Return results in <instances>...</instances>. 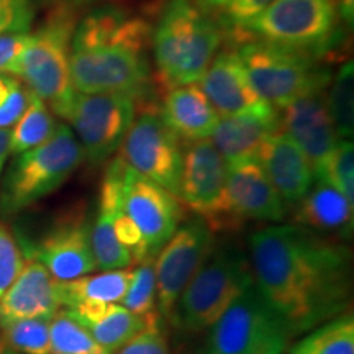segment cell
Wrapping results in <instances>:
<instances>
[{"mask_svg":"<svg viewBox=\"0 0 354 354\" xmlns=\"http://www.w3.org/2000/svg\"><path fill=\"white\" fill-rule=\"evenodd\" d=\"M254 284L294 338L351 307V250L299 225H269L250 236Z\"/></svg>","mask_w":354,"mask_h":354,"instance_id":"1","label":"cell"},{"mask_svg":"<svg viewBox=\"0 0 354 354\" xmlns=\"http://www.w3.org/2000/svg\"><path fill=\"white\" fill-rule=\"evenodd\" d=\"M153 25L127 8L105 3L77 21L71 43V81L79 94H125L140 110L153 97L149 64Z\"/></svg>","mask_w":354,"mask_h":354,"instance_id":"2","label":"cell"},{"mask_svg":"<svg viewBox=\"0 0 354 354\" xmlns=\"http://www.w3.org/2000/svg\"><path fill=\"white\" fill-rule=\"evenodd\" d=\"M223 38L214 15L194 0H169L153 25L151 51L159 87L198 82Z\"/></svg>","mask_w":354,"mask_h":354,"instance_id":"3","label":"cell"},{"mask_svg":"<svg viewBox=\"0 0 354 354\" xmlns=\"http://www.w3.org/2000/svg\"><path fill=\"white\" fill-rule=\"evenodd\" d=\"M77 21L76 8L56 0L38 28L30 32L19 74L26 88L63 120L76 97L71 81L69 57Z\"/></svg>","mask_w":354,"mask_h":354,"instance_id":"4","label":"cell"},{"mask_svg":"<svg viewBox=\"0 0 354 354\" xmlns=\"http://www.w3.org/2000/svg\"><path fill=\"white\" fill-rule=\"evenodd\" d=\"M253 282L246 250L232 243L214 245L201 269L177 299L169 323L183 333H203Z\"/></svg>","mask_w":354,"mask_h":354,"instance_id":"5","label":"cell"},{"mask_svg":"<svg viewBox=\"0 0 354 354\" xmlns=\"http://www.w3.org/2000/svg\"><path fill=\"white\" fill-rule=\"evenodd\" d=\"M84 162L81 145L66 123L44 143L13 156L0 179V215L15 216L51 196Z\"/></svg>","mask_w":354,"mask_h":354,"instance_id":"6","label":"cell"},{"mask_svg":"<svg viewBox=\"0 0 354 354\" xmlns=\"http://www.w3.org/2000/svg\"><path fill=\"white\" fill-rule=\"evenodd\" d=\"M338 24L336 0H276L230 43L259 39L320 59L336 46Z\"/></svg>","mask_w":354,"mask_h":354,"instance_id":"7","label":"cell"},{"mask_svg":"<svg viewBox=\"0 0 354 354\" xmlns=\"http://www.w3.org/2000/svg\"><path fill=\"white\" fill-rule=\"evenodd\" d=\"M234 50L258 94L276 109L302 95L325 91L331 82L330 71L307 53L259 39H245Z\"/></svg>","mask_w":354,"mask_h":354,"instance_id":"8","label":"cell"},{"mask_svg":"<svg viewBox=\"0 0 354 354\" xmlns=\"http://www.w3.org/2000/svg\"><path fill=\"white\" fill-rule=\"evenodd\" d=\"M294 335L253 282L207 330L198 354H282Z\"/></svg>","mask_w":354,"mask_h":354,"instance_id":"9","label":"cell"},{"mask_svg":"<svg viewBox=\"0 0 354 354\" xmlns=\"http://www.w3.org/2000/svg\"><path fill=\"white\" fill-rule=\"evenodd\" d=\"M177 198L212 232H232L241 227L230 203L227 189V162L210 138L189 143L184 148L183 176Z\"/></svg>","mask_w":354,"mask_h":354,"instance_id":"10","label":"cell"},{"mask_svg":"<svg viewBox=\"0 0 354 354\" xmlns=\"http://www.w3.org/2000/svg\"><path fill=\"white\" fill-rule=\"evenodd\" d=\"M140 104L125 94H79L66 117L84 159L92 166L109 162L120 149Z\"/></svg>","mask_w":354,"mask_h":354,"instance_id":"11","label":"cell"},{"mask_svg":"<svg viewBox=\"0 0 354 354\" xmlns=\"http://www.w3.org/2000/svg\"><path fill=\"white\" fill-rule=\"evenodd\" d=\"M92 216L87 205L77 203L56 216L38 241L20 238L25 259H35L56 281H73L97 271L91 243Z\"/></svg>","mask_w":354,"mask_h":354,"instance_id":"12","label":"cell"},{"mask_svg":"<svg viewBox=\"0 0 354 354\" xmlns=\"http://www.w3.org/2000/svg\"><path fill=\"white\" fill-rule=\"evenodd\" d=\"M120 158L177 197L183 176V141L159 117L158 109H143L122 143Z\"/></svg>","mask_w":354,"mask_h":354,"instance_id":"13","label":"cell"},{"mask_svg":"<svg viewBox=\"0 0 354 354\" xmlns=\"http://www.w3.org/2000/svg\"><path fill=\"white\" fill-rule=\"evenodd\" d=\"M215 245V233L201 216L179 225L154 258L158 312L169 322L177 299L201 269Z\"/></svg>","mask_w":354,"mask_h":354,"instance_id":"14","label":"cell"},{"mask_svg":"<svg viewBox=\"0 0 354 354\" xmlns=\"http://www.w3.org/2000/svg\"><path fill=\"white\" fill-rule=\"evenodd\" d=\"M123 209L143 238L146 259H154L185 218L184 205L174 194L141 176L125 162Z\"/></svg>","mask_w":354,"mask_h":354,"instance_id":"15","label":"cell"},{"mask_svg":"<svg viewBox=\"0 0 354 354\" xmlns=\"http://www.w3.org/2000/svg\"><path fill=\"white\" fill-rule=\"evenodd\" d=\"M198 82L220 117L277 113V109L264 100L251 84L234 48H225L216 53Z\"/></svg>","mask_w":354,"mask_h":354,"instance_id":"16","label":"cell"},{"mask_svg":"<svg viewBox=\"0 0 354 354\" xmlns=\"http://www.w3.org/2000/svg\"><path fill=\"white\" fill-rule=\"evenodd\" d=\"M279 130L302 149L315 167L342 140L331 122L325 91L299 97L279 113Z\"/></svg>","mask_w":354,"mask_h":354,"instance_id":"17","label":"cell"},{"mask_svg":"<svg viewBox=\"0 0 354 354\" xmlns=\"http://www.w3.org/2000/svg\"><path fill=\"white\" fill-rule=\"evenodd\" d=\"M59 281L35 259H25L24 269L0 297V326L20 320H51L63 308Z\"/></svg>","mask_w":354,"mask_h":354,"instance_id":"18","label":"cell"},{"mask_svg":"<svg viewBox=\"0 0 354 354\" xmlns=\"http://www.w3.org/2000/svg\"><path fill=\"white\" fill-rule=\"evenodd\" d=\"M227 189L233 212L246 220L274 221L286 218L287 203L282 201L256 158L227 165Z\"/></svg>","mask_w":354,"mask_h":354,"instance_id":"19","label":"cell"},{"mask_svg":"<svg viewBox=\"0 0 354 354\" xmlns=\"http://www.w3.org/2000/svg\"><path fill=\"white\" fill-rule=\"evenodd\" d=\"M256 159L287 207L297 205L315 180L307 156L281 130L261 145Z\"/></svg>","mask_w":354,"mask_h":354,"instance_id":"20","label":"cell"},{"mask_svg":"<svg viewBox=\"0 0 354 354\" xmlns=\"http://www.w3.org/2000/svg\"><path fill=\"white\" fill-rule=\"evenodd\" d=\"M158 113L177 138L185 143L210 138L220 120L198 82L166 91L161 105H158Z\"/></svg>","mask_w":354,"mask_h":354,"instance_id":"21","label":"cell"},{"mask_svg":"<svg viewBox=\"0 0 354 354\" xmlns=\"http://www.w3.org/2000/svg\"><path fill=\"white\" fill-rule=\"evenodd\" d=\"M276 131H279V112L241 113L220 117L210 138L225 162L230 165L240 159L256 158L261 145Z\"/></svg>","mask_w":354,"mask_h":354,"instance_id":"22","label":"cell"},{"mask_svg":"<svg viewBox=\"0 0 354 354\" xmlns=\"http://www.w3.org/2000/svg\"><path fill=\"white\" fill-rule=\"evenodd\" d=\"M94 339L110 354L140 333L149 320L148 315H136L118 304L84 302L73 308H66Z\"/></svg>","mask_w":354,"mask_h":354,"instance_id":"23","label":"cell"},{"mask_svg":"<svg viewBox=\"0 0 354 354\" xmlns=\"http://www.w3.org/2000/svg\"><path fill=\"white\" fill-rule=\"evenodd\" d=\"M299 227L312 230L315 233H342L351 234L354 203L322 179L313 180L312 187L302 201L297 203Z\"/></svg>","mask_w":354,"mask_h":354,"instance_id":"24","label":"cell"},{"mask_svg":"<svg viewBox=\"0 0 354 354\" xmlns=\"http://www.w3.org/2000/svg\"><path fill=\"white\" fill-rule=\"evenodd\" d=\"M131 279V269H112L94 276H82L73 281H59V297L63 308H73L84 302H122Z\"/></svg>","mask_w":354,"mask_h":354,"instance_id":"25","label":"cell"},{"mask_svg":"<svg viewBox=\"0 0 354 354\" xmlns=\"http://www.w3.org/2000/svg\"><path fill=\"white\" fill-rule=\"evenodd\" d=\"M292 342L289 354H354V317L351 310L322 323Z\"/></svg>","mask_w":354,"mask_h":354,"instance_id":"26","label":"cell"},{"mask_svg":"<svg viewBox=\"0 0 354 354\" xmlns=\"http://www.w3.org/2000/svg\"><path fill=\"white\" fill-rule=\"evenodd\" d=\"M56 127L57 122L51 109L30 92L26 109L10 130V154L17 156L44 143L55 133Z\"/></svg>","mask_w":354,"mask_h":354,"instance_id":"27","label":"cell"},{"mask_svg":"<svg viewBox=\"0 0 354 354\" xmlns=\"http://www.w3.org/2000/svg\"><path fill=\"white\" fill-rule=\"evenodd\" d=\"M50 354H110L66 308L50 320Z\"/></svg>","mask_w":354,"mask_h":354,"instance_id":"28","label":"cell"},{"mask_svg":"<svg viewBox=\"0 0 354 354\" xmlns=\"http://www.w3.org/2000/svg\"><path fill=\"white\" fill-rule=\"evenodd\" d=\"M315 179H322L338 189L354 203V146L351 140H339L338 145L313 167Z\"/></svg>","mask_w":354,"mask_h":354,"instance_id":"29","label":"cell"},{"mask_svg":"<svg viewBox=\"0 0 354 354\" xmlns=\"http://www.w3.org/2000/svg\"><path fill=\"white\" fill-rule=\"evenodd\" d=\"M354 66L351 61L344 63L338 73L335 74L333 84H331L330 95L326 97V105L333 122L335 130L342 140H348L353 136V122H354Z\"/></svg>","mask_w":354,"mask_h":354,"instance_id":"30","label":"cell"},{"mask_svg":"<svg viewBox=\"0 0 354 354\" xmlns=\"http://www.w3.org/2000/svg\"><path fill=\"white\" fill-rule=\"evenodd\" d=\"M2 339L20 354H50V320H20L0 326Z\"/></svg>","mask_w":354,"mask_h":354,"instance_id":"31","label":"cell"},{"mask_svg":"<svg viewBox=\"0 0 354 354\" xmlns=\"http://www.w3.org/2000/svg\"><path fill=\"white\" fill-rule=\"evenodd\" d=\"M122 302L123 307L136 313V315H148V313L158 310L154 259H146L143 263H138V268L131 269L130 284H128Z\"/></svg>","mask_w":354,"mask_h":354,"instance_id":"32","label":"cell"},{"mask_svg":"<svg viewBox=\"0 0 354 354\" xmlns=\"http://www.w3.org/2000/svg\"><path fill=\"white\" fill-rule=\"evenodd\" d=\"M112 354H172L165 318L154 310L149 313L145 328Z\"/></svg>","mask_w":354,"mask_h":354,"instance_id":"33","label":"cell"},{"mask_svg":"<svg viewBox=\"0 0 354 354\" xmlns=\"http://www.w3.org/2000/svg\"><path fill=\"white\" fill-rule=\"evenodd\" d=\"M30 91L19 77L0 74V128L15 125L28 104Z\"/></svg>","mask_w":354,"mask_h":354,"instance_id":"34","label":"cell"},{"mask_svg":"<svg viewBox=\"0 0 354 354\" xmlns=\"http://www.w3.org/2000/svg\"><path fill=\"white\" fill-rule=\"evenodd\" d=\"M272 2L276 0H228L227 6L220 12V28L223 37L233 39Z\"/></svg>","mask_w":354,"mask_h":354,"instance_id":"35","label":"cell"},{"mask_svg":"<svg viewBox=\"0 0 354 354\" xmlns=\"http://www.w3.org/2000/svg\"><path fill=\"white\" fill-rule=\"evenodd\" d=\"M25 264L19 240L6 225L0 223V297L13 284Z\"/></svg>","mask_w":354,"mask_h":354,"instance_id":"36","label":"cell"},{"mask_svg":"<svg viewBox=\"0 0 354 354\" xmlns=\"http://www.w3.org/2000/svg\"><path fill=\"white\" fill-rule=\"evenodd\" d=\"M37 0H0V35L32 32Z\"/></svg>","mask_w":354,"mask_h":354,"instance_id":"37","label":"cell"},{"mask_svg":"<svg viewBox=\"0 0 354 354\" xmlns=\"http://www.w3.org/2000/svg\"><path fill=\"white\" fill-rule=\"evenodd\" d=\"M28 41L30 32L0 35V74L19 77Z\"/></svg>","mask_w":354,"mask_h":354,"instance_id":"38","label":"cell"},{"mask_svg":"<svg viewBox=\"0 0 354 354\" xmlns=\"http://www.w3.org/2000/svg\"><path fill=\"white\" fill-rule=\"evenodd\" d=\"M8 156H10V130L0 128V179H2Z\"/></svg>","mask_w":354,"mask_h":354,"instance_id":"39","label":"cell"},{"mask_svg":"<svg viewBox=\"0 0 354 354\" xmlns=\"http://www.w3.org/2000/svg\"><path fill=\"white\" fill-rule=\"evenodd\" d=\"M336 8H338V15L344 21V25L353 26L354 0H336Z\"/></svg>","mask_w":354,"mask_h":354,"instance_id":"40","label":"cell"},{"mask_svg":"<svg viewBox=\"0 0 354 354\" xmlns=\"http://www.w3.org/2000/svg\"><path fill=\"white\" fill-rule=\"evenodd\" d=\"M194 2H196L202 10L210 13V15H215V13L220 15V12L223 10L225 6H227L228 0H194Z\"/></svg>","mask_w":354,"mask_h":354,"instance_id":"41","label":"cell"},{"mask_svg":"<svg viewBox=\"0 0 354 354\" xmlns=\"http://www.w3.org/2000/svg\"><path fill=\"white\" fill-rule=\"evenodd\" d=\"M61 2L68 3L73 8H81V7H88V6H94V3H99L102 0H61Z\"/></svg>","mask_w":354,"mask_h":354,"instance_id":"42","label":"cell"},{"mask_svg":"<svg viewBox=\"0 0 354 354\" xmlns=\"http://www.w3.org/2000/svg\"><path fill=\"white\" fill-rule=\"evenodd\" d=\"M0 354H20L8 346V344L2 339V335H0Z\"/></svg>","mask_w":354,"mask_h":354,"instance_id":"43","label":"cell"},{"mask_svg":"<svg viewBox=\"0 0 354 354\" xmlns=\"http://www.w3.org/2000/svg\"><path fill=\"white\" fill-rule=\"evenodd\" d=\"M197 354H198V353H197Z\"/></svg>","mask_w":354,"mask_h":354,"instance_id":"44","label":"cell"}]
</instances>
